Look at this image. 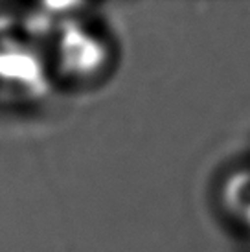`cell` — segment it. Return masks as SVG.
I'll return each instance as SVG.
<instances>
[{"mask_svg":"<svg viewBox=\"0 0 250 252\" xmlns=\"http://www.w3.org/2000/svg\"><path fill=\"white\" fill-rule=\"evenodd\" d=\"M226 203L232 216L250 230V171L237 173L226 188Z\"/></svg>","mask_w":250,"mask_h":252,"instance_id":"cell-1","label":"cell"}]
</instances>
